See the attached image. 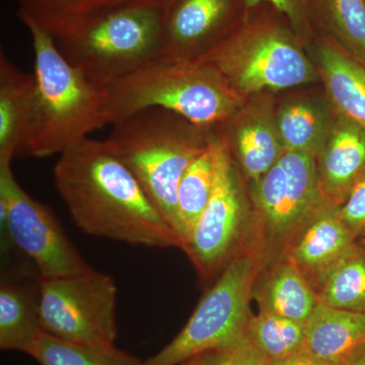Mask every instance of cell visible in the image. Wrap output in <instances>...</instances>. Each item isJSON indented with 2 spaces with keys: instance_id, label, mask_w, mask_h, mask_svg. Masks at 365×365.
Segmentation results:
<instances>
[{
  "instance_id": "obj_18",
  "label": "cell",
  "mask_w": 365,
  "mask_h": 365,
  "mask_svg": "<svg viewBox=\"0 0 365 365\" xmlns=\"http://www.w3.org/2000/svg\"><path fill=\"white\" fill-rule=\"evenodd\" d=\"M36 78L0 55V163L26 153L35 113Z\"/></svg>"
},
{
  "instance_id": "obj_16",
  "label": "cell",
  "mask_w": 365,
  "mask_h": 365,
  "mask_svg": "<svg viewBox=\"0 0 365 365\" xmlns=\"http://www.w3.org/2000/svg\"><path fill=\"white\" fill-rule=\"evenodd\" d=\"M288 93L276 103V125L285 150L318 157L332 127L335 108L323 86Z\"/></svg>"
},
{
  "instance_id": "obj_7",
  "label": "cell",
  "mask_w": 365,
  "mask_h": 365,
  "mask_svg": "<svg viewBox=\"0 0 365 365\" xmlns=\"http://www.w3.org/2000/svg\"><path fill=\"white\" fill-rule=\"evenodd\" d=\"M165 16L163 7L136 0L56 43L71 64L106 88L162 60Z\"/></svg>"
},
{
  "instance_id": "obj_28",
  "label": "cell",
  "mask_w": 365,
  "mask_h": 365,
  "mask_svg": "<svg viewBox=\"0 0 365 365\" xmlns=\"http://www.w3.org/2000/svg\"><path fill=\"white\" fill-rule=\"evenodd\" d=\"M188 365H269V360L247 338L192 357Z\"/></svg>"
},
{
  "instance_id": "obj_29",
  "label": "cell",
  "mask_w": 365,
  "mask_h": 365,
  "mask_svg": "<svg viewBox=\"0 0 365 365\" xmlns=\"http://www.w3.org/2000/svg\"><path fill=\"white\" fill-rule=\"evenodd\" d=\"M246 13L255 7L266 4L272 6L285 16L295 33L302 38L304 44H309L314 36L312 23L309 0H244Z\"/></svg>"
},
{
  "instance_id": "obj_15",
  "label": "cell",
  "mask_w": 365,
  "mask_h": 365,
  "mask_svg": "<svg viewBox=\"0 0 365 365\" xmlns=\"http://www.w3.org/2000/svg\"><path fill=\"white\" fill-rule=\"evenodd\" d=\"M357 242L341 220L338 207L328 206L295 240L287 257L318 292Z\"/></svg>"
},
{
  "instance_id": "obj_11",
  "label": "cell",
  "mask_w": 365,
  "mask_h": 365,
  "mask_svg": "<svg viewBox=\"0 0 365 365\" xmlns=\"http://www.w3.org/2000/svg\"><path fill=\"white\" fill-rule=\"evenodd\" d=\"M0 222L9 227L14 247L32 262L40 277H66L93 269L51 209L21 188L11 163H0Z\"/></svg>"
},
{
  "instance_id": "obj_23",
  "label": "cell",
  "mask_w": 365,
  "mask_h": 365,
  "mask_svg": "<svg viewBox=\"0 0 365 365\" xmlns=\"http://www.w3.org/2000/svg\"><path fill=\"white\" fill-rule=\"evenodd\" d=\"M222 146V140L215 132L206 150L189 165L180 181L177 212L181 250L212 195Z\"/></svg>"
},
{
  "instance_id": "obj_32",
  "label": "cell",
  "mask_w": 365,
  "mask_h": 365,
  "mask_svg": "<svg viewBox=\"0 0 365 365\" xmlns=\"http://www.w3.org/2000/svg\"><path fill=\"white\" fill-rule=\"evenodd\" d=\"M340 365H365V343L353 350Z\"/></svg>"
},
{
  "instance_id": "obj_3",
  "label": "cell",
  "mask_w": 365,
  "mask_h": 365,
  "mask_svg": "<svg viewBox=\"0 0 365 365\" xmlns=\"http://www.w3.org/2000/svg\"><path fill=\"white\" fill-rule=\"evenodd\" d=\"M197 62L217 69L245 98L321 83L304 41L266 4L247 11L241 25Z\"/></svg>"
},
{
  "instance_id": "obj_30",
  "label": "cell",
  "mask_w": 365,
  "mask_h": 365,
  "mask_svg": "<svg viewBox=\"0 0 365 365\" xmlns=\"http://www.w3.org/2000/svg\"><path fill=\"white\" fill-rule=\"evenodd\" d=\"M338 213L357 240L365 239V174L353 185Z\"/></svg>"
},
{
  "instance_id": "obj_10",
  "label": "cell",
  "mask_w": 365,
  "mask_h": 365,
  "mask_svg": "<svg viewBox=\"0 0 365 365\" xmlns=\"http://www.w3.org/2000/svg\"><path fill=\"white\" fill-rule=\"evenodd\" d=\"M250 222L248 185L222 143L212 195L182 248L201 279L215 282L244 253Z\"/></svg>"
},
{
  "instance_id": "obj_6",
  "label": "cell",
  "mask_w": 365,
  "mask_h": 365,
  "mask_svg": "<svg viewBox=\"0 0 365 365\" xmlns=\"http://www.w3.org/2000/svg\"><path fill=\"white\" fill-rule=\"evenodd\" d=\"M251 222L244 253L262 270L287 256L295 240L328 203L319 189L316 158L285 150L257 181L247 182Z\"/></svg>"
},
{
  "instance_id": "obj_5",
  "label": "cell",
  "mask_w": 365,
  "mask_h": 365,
  "mask_svg": "<svg viewBox=\"0 0 365 365\" xmlns=\"http://www.w3.org/2000/svg\"><path fill=\"white\" fill-rule=\"evenodd\" d=\"M108 125L150 108L176 113L199 126L215 128L246 98L205 62H153L106 86Z\"/></svg>"
},
{
  "instance_id": "obj_2",
  "label": "cell",
  "mask_w": 365,
  "mask_h": 365,
  "mask_svg": "<svg viewBox=\"0 0 365 365\" xmlns=\"http://www.w3.org/2000/svg\"><path fill=\"white\" fill-rule=\"evenodd\" d=\"M18 16L32 36L35 53V113L26 153L61 155L108 125L106 88L71 64L42 26Z\"/></svg>"
},
{
  "instance_id": "obj_22",
  "label": "cell",
  "mask_w": 365,
  "mask_h": 365,
  "mask_svg": "<svg viewBox=\"0 0 365 365\" xmlns=\"http://www.w3.org/2000/svg\"><path fill=\"white\" fill-rule=\"evenodd\" d=\"M28 16L56 41L66 39L100 16L136 0H16Z\"/></svg>"
},
{
  "instance_id": "obj_26",
  "label": "cell",
  "mask_w": 365,
  "mask_h": 365,
  "mask_svg": "<svg viewBox=\"0 0 365 365\" xmlns=\"http://www.w3.org/2000/svg\"><path fill=\"white\" fill-rule=\"evenodd\" d=\"M326 306L365 314V239L341 262L317 292Z\"/></svg>"
},
{
  "instance_id": "obj_8",
  "label": "cell",
  "mask_w": 365,
  "mask_h": 365,
  "mask_svg": "<svg viewBox=\"0 0 365 365\" xmlns=\"http://www.w3.org/2000/svg\"><path fill=\"white\" fill-rule=\"evenodd\" d=\"M260 263L242 253L208 287L189 321L169 344L139 365H180L192 357L247 338L252 292Z\"/></svg>"
},
{
  "instance_id": "obj_33",
  "label": "cell",
  "mask_w": 365,
  "mask_h": 365,
  "mask_svg": "<svg viewBox=\"0 0 365 365\" xmlns=\"http://www.w3.org/2000/svg\"><path fill=\"white\" fill-rule=\"evenodd\" d=\"M146 1L158 4V6L163 7V9H165V13H167L168 9H170V6H172L176 0H146Z\"/></svg>"
},
{
  "instance_id": "obj_20",
  "label": "cell",
  "mask_w": 365,
  "mask_h": 365,
  "mask_svg": "<svg viewBox=\"0 0 365 365\" xmlns=\"http://www.w3.org/2000/svg\"><path fill=\"white\" fill-rule=\"evenodd\" d=\"M252 299L261 313L277 314L302 324H306L319 302L314 288L287 257L259 273Z\"/></svg>"
},
{
  "instance_id": "obj_19",
  "label": "cell",
  "mask_w": 365,
  "mask_h": 365,
  "mask_svg": "<svg viewBox=\"0 0 365 365\" xmlns=\"http://www.w3.org/2000/svg\"><path fill=\"white\" fill-rule=\"evenodd\" d=\"M39 278L28 271L6 270L0 282V348L26 352L42 332L39 319Z\"/></svg>"
},
{
  "instance_id": "obj_12",
  "label": "cell",
  "mask_w": 365,
  "mask_h": 365,
  "mask_svg": "<svg viewBox=\"0 0 365 365\" xmlns=\"http://www.w3.org/2000/svg\"><path fill=\"white\" fill-rule=\"evenodd\" d=\"M246 16L244 0H176L163 21L162 60L197 62Z\"/></svg>"
},
{
  "instance_id": "obj_24",
  "label": "cell",
  "mask_w": 365,
  "mask_h": 365,
  "mask_svg": "<svg viewBox=\"0 0 365 365\" xmlns=\"http://www.w3.org/2000/svg\"><path fill=\"white\" fill-rule=\"evenodd\" d=\"M314 35L337 43L365 66V0H309Z\"/></svg>"
},
{
  "instance_id": "obj_31",
  "label": "cell",
  "mask_w": 365,
  "mask_h": 365,
  "mask_svg": "<svg viewBox=\"0 0 365 365\" xmlns=\"http://www.w3.org/2000/svg\"><path fill=\"white\" fill-rule=\"evenodd\" d=\"M269 365H337L329 364L323 360L317 359L307 353L306 350L295 353L287 359L278 360V361L269 362ZM340 365V364H339Z\"/></svg>"
},
{
  "instance_id": "obj_4",
  "label": "cell",
  "mask_w": 365,
  "mask_h": 365,
  "mask_svg": "<svg viewBox=\"0 0 365 365\" xmlns=\"http://www.w3.org/2000/svg\"><path fill=\"white\" fill-rule=\"evenodd\" d=\"M215 134V128L192 123L176 113L150 108L113 125L106 143L133 173L179 237L180 181Z\"/></svg>"
},
{
  "instance_id": "obj_14",
  "label": "cell",
  "mask_w": 365,
  "mask_h": 365,
  "mask_svg": "<svg viewBox=\"0 0 365 365\" xmlns=\"http://www.w3.org/2000/svg\"><path fill=\"white\" fill-rule=\"evenodd\" d=\"M316 160L324 199L339 207L365 174V128L335 109L330 133Z\"/></svg>"
},
{
  "instance_id": "obj_1",
  "label": "cell",
  "mask_w": 365,
  "mask_h": 365,
  "mask_svg": "<svg viewBox=\"0 0 365 365\" xmlns=\"http://www.w3.org/2000/svg\"><path fill=\"white\" fill-rule=\"evenodd\" d=\"M53 179L72 222L85 234L131 246L181 249L176 232L106 140L86 138L62 153Z\"/></svg>"
},
{
  "instance_id": "obj_17",
  "label": "cell",
  "mask_w": 365,
  "mask_h": 365,
  "mask_svg": "<svg viewBox=\"0 0 365 365\" xmlns=\"http://www.w3.org/2000/svg\"><path fill=\"white\" fill-rule=\"evenodd\" d=\"M307 53L333 107L365 128V66L331 38L316 34Z\"/></svg>"
},
{
  "instance_id": "obj_34",
  "label": "cell",
  "mask_w": 365,
  "mask_h": 365,
  "mask_svg": "<svg viewBox=\"0 0 365 365\" xmlns=\"http://www.w3.org/2000/svg\"><path fill=\"white\" fill-rule=\"evenodd\" d=\"M180 365H188V364H187V362H184V364H180Z\"/></svg>"
},
{
  "instance_id": "obj_13",
  "label": "cell",
  "mask_w": 365,
  "mask_h": 365,
  "mask_svg": "<svg viewBox=\"0 0 365 365\" xmlns=\"http://www.w3.org/2000/svg\"><path fill=\"white\" fill-rule=\"evenodd\" d=\"M273 93L251 96L215 130L227 148L245 181H257L284 153L276 125Z\"/></svg>"
},
{
  "instance_id": "obj_25",
  "label": "cell",
  "mask_w": 365,
  "mask_h": 365,
  "mask_svg": "<svg viewBox=\"0 0 365 365\" xmlns=\"http://www.w3.org/2000/svg\"><path fill=\"white\" fill-rule=\"evenodd\" d=\"M26 354L40 365H139L140 360L115 345H91L41 332Z\"/></svg>"
},
{
  "instance_id": "obj_21",
  "label": "cell",
  "mask_w": 365,
  "mask_h": 365,
  "mask_svg": "<svg viewBox=\"0 0 365 365\" xmlns=\"http://www.w3.org/2000/svg\"><path fill=\"white\" fill-rule=\"evenodd\" d=\"M365 343V314L343 311L318 302L304 324V350L339 365Z\"/></svg>"
},
{
  "instance_id": "obj_9",
  "label": "cell",
  "mask_w": 365,
  "mask_h": 365,
  "mask_svg": "<svg viewBox=\"0 0 365 365\" xmlns=\"http://www.w3.org/2000/svg\"><path fill=\"white\" fill-rule=\"evenodd\" d=\"M117 287L95 269L57 278H39V319L43 332L91 345H114Z\"/></svg>"
},
{
  "instance_id": "obj_27",
  "label": "cell",
  "mask_w": 365,
  "mask_h": 365,
  "mask_svg": "<svg viewBox=\"0 0 365 365\" xmlns=\"http://www.w3.org/2000/svg\"><path fill=\"white\" fill-rule=\"evenodd\" d=\"M247 339L253 343L269 361H278L302 351L304 345V324L277 316L253 314L247 330Z\"/></svg>"
}]
</instances>
